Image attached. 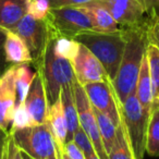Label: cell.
<instances>
[{
	"mask_svg": "<svg viewBox=\"0 0 159 159\" xmlns=\"http://www.w3.org/2000/svg\"><path fill=\"white\" fill-rule=\"evenodd\" d=\"M48 123L50 126L51 133L55 139L56 145L58 148V154L62 152L64 148V144L66 143L68 137V125H66V117H64L63 108L60 98L49 107Z\"/></svg>",
	"mask_w": 159,
	"mask_h": 159,
	"instance_id": "cell-17",
	"label": "cell"
},
{
	"mask_svg": "<svg viewBox=\"0 0 159 159\" xmlns=\"http://www.w3.org/2000/svg\"><path fill=\"white\" fill-rule=\"evenodd\" d=\"M93 0H49L51 9L62 7H80V6L86 5Z\"/></svg>",
	"mask_w": 159,
	"mask_h": 159,
	"instance_id": "cell-32",
	"label": "cell"
},
{
	"mask_svg": "<svg viewBox=\"0 0 159 159\" xmlns=\"http://www.w3.org/2000/svg\"><path fill=\"white\" fill-rule=\"evenodd\" d=\"M27 126H31V119L27 113L24 104H21L16 106L12 118V124L10 130H18V129H24Z\"/></svg>",
	"mask_w": 159,
	"mask_h": 159,
	"instance_id": "cell-28",
	"label": "cell"
},
{
	"mask_svg": "<svg viewBox=\"0 0 159 159\" xmlns=\"http://www.w3.org/2000/svg\"><path fill=\"white\" fill-rule=\"evenodd\" d=\"M146 58L154 87L155 102L156 104H159V49L155 45L148 44L146 47Z\"/></svg>",
	"mask_w": 159,
	"mask_h": 159,
	"instance_id": "cell-24",
	"label": "cell"
},
{
	"mask_svg": "<svg viewBox=\"0 0 159 159\" xmlns=\"http://www.w3.org/2000/svg\"><path fill=\"white\" fill-rule=\"evenodd\" d=\"M93 109H94L96 120H97L98 129H99V133L102 139V144H104L105 149H106L107 154H108L111 148H112L116 139H117L118 128L111 122V120L109 119L107 116L102 115L97 109H95V108H93Z\"/></svg>",
	"mask_w": 159,
	"mask_h": 159,
	"instance_id": "cell-22",
	"label": "cell"
},
{
	"mask_svg": "<svg viewBox=\"0 0 159 159\" xmlns=\"http://www.w3.org/2000/svg\"><path fill=\"white\" fill-rule=\"evenodd\" d=\"M24 105L31 119V126L42 125L48 122L49 105L44 82L38 72L34 77L31 89L24 100Z\"/></svg>",
	"mask_w": 159,
	"mask_h": 159,
	"instance_id": "cell-13",
	"label": "cell"
},
{
	"mask_svg": "<svg viewBox=\"0 0 159 159\" xmlns=\"http://www.w3.org/2000/svg\"><path fill=\"white\" fill-rule=\"evenodd\" d=\"M46 21L53 38L74 39L83 32L94 31L87 12L83 7H62L50 9Z\"/></svg>",
	"mask_w": 159,
	"mask_h": 159,
	"instance_id": "cell-6",
	"label": "cell"
},
{
	"mask_svg": "<svg viewBox=\"0 0 159 159\" xmlns=\"http://www.w3.org/2000/svg\"><path fill=\"white\" fill-rule=\"evenodd\" d=\"M91 2L108 10L120 29L147 31L150 24L139 0H93Z\"/></svg>",
	"mask_w": 159,
	"mask_h": 159,
	"instance_id": "cell-7",
	"label": "cell"
},
{
	"mask_svg": "<svg viewBox=\"0 0 159 159\" xmlns=\"http://www.w3.org/2000/svg\"><path fill=\"white\" fill-rule=\"evenodd\" d=\"M5 52L8 63L12 66L33 63V59L25 43L12 31H6Z\"/></svg>",
	"mask_w": 159,
	"mask_h": 159,
	"instance_id": "cell-16",
	"label": "cell"
},
{
	"mask_svg": "<svg viewBox=\"0 0 159 159\" xmlns=\"http://www.w3.org/2000/svg\"><path fill=\"white\" fill-rule=\"evenodd\" d=\"M145 152L152 157L159 156V104L152 107L146 132Z\"/></svg>",
	"mask_w": 159,
	"mask_h": 159,
	"instance_id": "cell-20",
	"label": "cell"
},
{
	"mask_svg": "<svg viewBox=\"0 0 159 159\" xmlns=\"http://www.w3.org/2000/svg\"><path fill=\"white\" fill-rule=\"evenodd\" d=\"M29 64H19L16 69V106L24 104V100L27 96L34 77L36 76Z\"/></svg>",
	"mask_w": 159,
	"mask_h": 159,
	"instance_id": "cell-21",
	"label": "cell"
},
{
	"mask_svg": "<svg viewBox=\"0 0 159 159\" xmlns=\"http://www.w3.org/2000/svg\"><path fill=\"white\" fill-rule=\"evenodd\" d=\"M55 39L49 40L43 58L35 64L44 82L49 107L59 99L64 87L76 81L72 63L56 52Z\"/></svg>",
	"mask_w": 159,
	"mask_h": 159,
	"instance_id": "cell-3",
	"label": "cell"
},
{
	"mask_svg": "<svg viewBox=\"0 0 159 159\" xmlns=\"http://www.w3.org/2000/svg\"><path fill=\"white\" fill-rule=\"evenodd\" d=\"M5 159H8V141H7V148H6V152H5Z\"/></svg>",
	"mask_w": 159,
	"mask_h": 159,
	"instance_id": "cell-38",
	"label": "cell"
},
{
	"mask_svg": "<svg viewBox=\"0 0 159 159\" xmlns=\"http://www.w3.org/2000/svg\"><path fill=\"white\" fill-rule=\"evenodd\" d=\"M80 43H77L75 39L66 37H59L55 39V49L56 52L60 57L69 60L70 62L73 61L79 50Z\"/></svg>",
	"mask_w": 159,
	"mask_h": 159,
	"instance_id": "cell-25",
	"label": "cell"
},
{
	"mask_svg": "<svg viewBox=\"0 0 159 159\" xmlns=\"http://www.w3.org/2000/svg\"><path fill=\"white\" fill-rule=\"evenodd\" d=\"M85 159H100V158L97 156V154H93V155H91V156L86 157Z\"/></svg>",
	"mask_w": 159,
	"mask_h": 159,
	"instance_id": "cell-37",
	"label": "cell"
},
{
	"mask_svg": "<svg viewBox=\"0 0 159 159\" xmlns=\"http://www.w3.org/2000/svg\"><path fill=\"white\" fill-rule=\"evenodd\" d=\"M10 137L16 147L33 159H59L58 148L49 123L10 130Z\"/></svg>",
	"mask_w": 159,
	"mask_h": 159,
	"instance_id": "cell-4",
	"label": "cell"
},
{
	"mask_svg": "<svg viewBox=\"0 0 159 159\" xmlns=\"http://www.w3.org/2000/svg\"><path fill=\"white\" fill-rule=\"evenodd\" d=\"M8 137H9V133L3 131L2 129H0V159H5Z\"/></svg>",
	"mask_w": 159,
	"mask_h": 159,
	"instance_id": "cell-35",
	"label": "cell"
},
{
	"mask_svg": "<svg viewBox=\"0 0 159 159\" xmlns=\"http://www.w3.org/2000/svg\"><path fill=\"white\" fill-rule=\"evenodd\" d=\"M148 44H152L159 49V19L152 21L146 32Z\"/></svg>",
	"mask_w": 159,
	"mask_h": 159,
	"instance_id": "cell-30",
	"label": "cell"
},
{
	"mask_svg": "<svg viewBox=\"0 0 159 159\" xmlns=\"http://www.w3.org/2000/svg\"><path fill=\"white\" fill-rule=\"evenodd\" d=\"M73 91H74L75 105H76L77 109L80 126L84 130V132L91 139L97 156L100 159H108V154H107L104 144H102V139L100 136L94 109L89 102L84 89L77 81H75L73 84Z\"/></svg>",
	"mask_w": 159,
	"mask_h": 159,
	"instance_id": "cell-9",
	"label": "cell"
},
{
	"mask_svg": "<svg viewBox=\"0 0 159 159\" xmlns=\"http://www.w3.org/2000/svg\"><path fill=\"white\" fill-rule=\"evenodd\" d=\"M8 159H23L22 152L16 147L10 135L8 137Z\"/></svg>",
	"mask_w": 159,
	"mask_h": 159,
	"instance_id": "cell-34",
	"label": "cell"
},
{
	"mask_svg": "<svg viewBox=\"0 0 159 159\" xmlns=\"http://www.w3.org/2000/svg\"><path fill=\"white\" fill-rule=\"evenodd\" d=\"M49 0H30L27 13L37 20H44L50 11Z\"/></svg>",
	"mask_w": 159,
	"mask_h": 159,
	"instance_id": "cell-27",
	"label": "cell"
},
{
	"mask_svg": "<svg viewBox=\"0 0 159 159\" xmlns=\"http://www.w3.org/2000/svg\"><path fill=\"white\" fill-rule=\"evenodd\" d=\"M5 40H6V31L0 29V77L2 76L3 73L9 69V63L6 59L5 52Z\"/></svg>",
	"mask_w": 159,
	"mask_h": 159,
	"instance_id": "cell-31",
	"label": "cell"
},
{
	"mask_svg": "<svg viewBox=\"0 0 159 159\" xmlns=\"http://www.w3.org/2000/svg\"><path fill=\"white\" fill-rule=\"evenodd\" d=\"M74 39L84 45L102 63L109 82H112L123 57L125 37L122 29L115 33L87 31L75 36Z\"/></svg>",
	"mask_w": 159,
	"mask_h": 159,
	"instance_id": "cell-2",
	"label": "cell"
},
{
	"mask_svg": "<svg viewBox=\"0 0 159 159\" xmlns=\"http://www.w3.org/2000/svg\"><path fill=\"white\" fill-rule=\"evenodd\" d=\"M22 155H23V159H33V158H31V157H29V156H27V155L23 154V152H22Z\"/></svg>",
	"mask_w": 159,
	"mask_h": 159,
	"instance_id": "cell-39",
	"label": "cell"
},
{
	"mask_svg": "<svg viewBox=\"0 0 159 159\" xmlns=\"http://www.w3.org/2000/svg\"><path fill=\"white\" fill-rule=\"evenodd\" d=\"M12 32L25 43L35 64L43 58L49 40L53 38L46 19L37 20L29 13L25 14Z\"/></svg>",
	"mask_w": 159,
	"mask_h": 159,
	"instance_id": "cell-8",
	"label": "cell"
},
{
	"mask_svg": "<svg viewBox=\"0 0 159 159\" xmlns=\"http://www.w3.org/2000/svg\"><path fill=\"white\" fill-rule=\"evenodd\" d=\"M60 100H61L64 117H66V125H68V137H66V142H70L72 141L74 133L80 128L79 116H77V109H76V105H75L73 85H69V86H66L62 89L61 95H60Z\"/></svg>",
	"mask_w": 159,
	"mask_h": 159,
	"instance_id": "cell-19",
	"label": "cell"
},
{
	"mask_svg": "<svg viewBox=\"0 0 159 159\" xmlns=\"http://www.w3.org/2000/svg\"><path fill=\"white\" fill-rule=\"evenodd\" d=\"M16 66H9L0 77V129L8 133L16 104Z\"/></svg>",
	"mask_w": 159,
	"mask_h": 159,
	"instance_id": "cell-12",
	"label": "cell"
},
{
	"mask_svg": "<svg viewBox=\"0 0 159 159\" xmlns=\"http://www.w3.org/2000/svg\"><path fill=\"white\" fill-rule=\"evenodd\" d=\"M85 9L87 12L89 19H91L92 25H93V30L95 32H100V33H115V32H119L120 26L110 12L102 8V6L95 5V3L89 2L86 5L80 6Z\"/></svg>",
	"mask_w": 159,
	"mask_h": 159,
	"instance_id": "cell-18",
	"label": "cell"
},
{
	"mask_svg": "<svg viewBox=\"0 0 159 159\" xmlns=\"http://www.w3.org/2000/svg\"><path fill=\"white\" fill-rule=\"evenodd\" d=\"M120 115L133 157L134 159H143L150 112L142 107L134 93L120 104Z\"/></svg>",
	"mask_w": 159,
	"mask_h": 159,
	"instance_id": "cell-5",
	"label": "cell"
},
{
	"mask_svg": "<svg viewBox=\"0 0 159 159\" xmlns=\"http://www.w3.org/2000/svg\"><path fill=\"white\" fill-rule=\"evenodd\" d=\"M72 141L76 144L80 149L82 150L85 158L93 154H96L95 148H94V145H93V143H92L91 139H89V135L84 132V130H83L81 126H80L76 132L74 133Z\"/></svg>",
	"mask_w": 159,
	"mask_h": 159,
	"instance_id": "cell-26",
	"label": "cell"
},
{
	"mask_svg": "<svg viewBox=\"0 0 159 159\" xmlns=\"http://www.w3.org/2000/svg\"><path fill=\"white\" fill-rule=\"evenodd\" d=\"M125 37V48L117 75L111 82L120 104L135 93L137 77L148 45L147 35L144 30L122 29Z\"/></svg>",
	"mask_w": 159,
	"mask_h": 159,
	"instance_id": "cell-1",
	"label": "cell"
},
{
	"mask_svg": "<svg viewBox=\"0 0 159 159\" xmlns=\"http://www.w3.org/2000/svg\"><path fill=\"white\" fill-rule=\"evenodd\" d=\"M29 0H0V29L12 31L27 14Z\"/></svg>",
	"mask_w": 159,
	"mask_h": 159,
	"instance_id": "cell-14",
	"label": "cell"
},
{
	"mask_svg": "<svg viewBox=\"0 0 159 159\" xmlns=\"http://www.w3.org/2000/svg\"><path fill=\"white\" fill-rule=\"evenodd\" d=\"M71 63L74 71L75 80L82 86L89 83L109 81L106 71L99 60L84 45L80 44L76 56Z\"/></svg>",
	"mask_w": 159,
	"mask_h": 159,
	"instance_id": "cell-11",
	"label": "cell"
},
{
	"mask_svg": "<svg viewBox=\"0 0 159 159\" xmlns=\"http://www.w3.org/2000/svg\"><path fill=\"white\" fill-rule=\"evenodd\" d=\"M63 152L66 154V156L70 159H85V156L83 152L77 147V145L73 141L66 142L64 144Z\"/></svg>",
	"mask_w": 159,
	"mask_h": 159,
	"instance_id": "cell-33",
	"label": "cell"
},
{
	"mask_svg": "<svg viewBox=\"0 0 159 159\" xmlns=\"http://www.w3.org/2000/svg\"><path fill=\"white\" fill-rule=\"evenodd\" d=\"M93 108L107 116L117 128L121 124L120 102L117 98L112 85L107 82L89 83L83 86Z\"/></svg>",
	"mask_w": 159,
	"mask_h": 159,
	"instance_id": "cell-10",
	"label": "cell"
},
{
	"mask_svg": "<svg viewBox=\"0 0 159 159\" xmlns=\"http://www.w3.org/2000/svg\"><path fill=\"white\" fill-rule=\"evenodd\" d=\"M108 159H134L122 122L117 130V139L108 152Z\"/></svg>",
	"mask_w": 159,
	"mask_h": 159,
	"instance_id": "cell-23",
	"label": "cell"
},
{
	"mask_svg": "<svg viewBox=\"0 0 159 159\" xmlns=\"http://www.w3.org/2000/svg\"><path fill=\"white\" fill-rule=\"evenodd\" d=\"M29 1H30V0H29Z\"/></svg>",
	"mask_w": 159,
	"mask_h": 159,
	"instance_id": "cell-40",
	"label": "cell"
},
{
	"mask_svg": "<svg viewBox=\"0 0 159 159\" xmlns=\"http://www.w3.org/2000/svg\"><path fill=\"white\" fill-rule=\"evenodd\" d=\"M58 155H59V159H70L68 156H66V154L63 152V150H62V152H60Z\"/></svg>",
	"mask_w": 159,
	"mask_h": 159,
	"instance_id": "cell-36",
	"label": "cell"
},
{
	"mask_svg": "<svg viewBox=\"0 0 159 159\" xmlns=\"http://www.w3.org/2000/svg\"><path fill=\"white\" fill-rule=\"evenodd\" d=\"M150 23L159 19V0H139Z\"/></svg>",
	"mask_w": 159,
	"mask_h": 159,
	"instance_id": "cell-29",
	"label": "cell"
},
{
	"mask_svg": "<svg viewBox=\"0 0 159 159\" xmlns=\"http://www.w3.org/2000/svg\"><path fill=\"white\" fill-rule=\"evenodd\" d=\"M135 96H136L139 104L142 105V107H143L146 111H148V112L152 111V107H154L155 105H158L155 102L154 87H152V79H150L149 66H148V61H147V58H146V53L143 59V62H142L139 77H137L136 89H135Z\"/></svg>",
	"mask_w": 159,
	"mask_h": 159,
	"instance_id": "cell-15",
	"label": "cell"
}]
</instances>
